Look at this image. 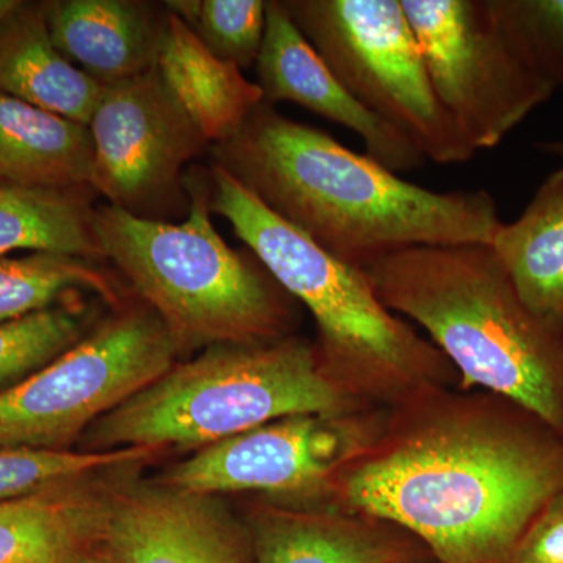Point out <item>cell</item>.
Wrapping results in <instances>:
<instances>
[{
	"label": "cell",
	"instance_id": "cell-1",
	"mask_svg": "<svg viewBox=\"0 0 563 563\" xmlns=\"http://www.w3.org/2000/svg\"><path fill=\"white\" fill-rule=\"evenodd\" d=\"M563 490V433L485 390L431 388L383 410L325 479L329 501L401 526L435 563H510Z\"/></svg>",
	"mask_w": 563,
	"mask_h": 563
},
{
	"label": "cell",
	"instance_id": "cell-2",
	"mask_svg": "<svg viewBox=\"0 0 563 563\" xmlns=\"http://www.w3.org/2000/svg\"><path fill=\"white\" fill-rule=\"evenodd\" d=\"M214 165L280 220L347 265L415 246H490L501 224L487 190L433 191L263 102Z\"/></svg>",
	"mask_w": 563,
	"mask_h": 563
},
{
	"label": "cell",
	"instance_id": "cell-3",
	"mask_svg": "<svg viewBox=\"0 0 563 563\" xmlns=\"http://www.w3.org/2000/svg\"><path fill=\"white\" fill-rule=\"evenodd\" d=\"M362 269L446 355L457 388L506 396L563 433V333L526 306L490 246L407 247Z\"/></svg>",
	"mask_w": 563,
	"mask_h": 563
},
{
	"label": "cell",
	"instance_id": "cell-4",
	"mask_svg": "<svg viewBox=\"0 0 563 563\" xmlns=\"http://www.w3.org/2000/svg\"><path fill=\"white\" fill-rule=\"evenodd\" d=\"M210 181L211 211L312 314L318 357L344 395L387 409L431 388L459 387L446 355L385 307L362 268L321 250L220 166L211 165Z\"/></svg>",
	"mask_w": 563,
	"mask_h": 563
},
{
	"label": "cell",
	"instance_id": "cell-5",
	"mask_svg": "<svg viewBox=\"0 0 563 563\" xmlns=\"http://www.w3.org/2000/svg\"><path fill=\"white\" fill-rule=\"evenodd\" d=\"M190 209L181 222L96 209L103 251L161 318L177 350L262 343L295 335L298 301L250 251L232 250L211 222L210 173L185 177Z\"/></svg>",
	"mask_w": 563,
	"mask_h": 563
},
{
	"label": "cell",
	"instance_id": "cell-6",
	"mask_svg": "<svg viewBox=\"0 0 563 563\" xmlns=\"http://www.w3.org/2000/svg\"><path fill=\"white\" fill-rule=\"evenodd\" d=\"M322 368L313 342L222 343L177 362L85 432L84 451L201 448L291 415L369 410Z\"/></svg>",
	"mask_w": 563,
	"mask_h": 563
},
{
	"label": "cell",
	"instance_id": "cell-7",
	"mask_svg": "<svg viewBox=\"0 0 563 563\" xmlns=\"http://www.w3.org/2000/svg\"><path fill=\"white\" fill-rule=\"evenodd\" d=\"M296 27L369 111L439 165L472 161L473 144L433 88L401 0H284Z\"/></svg>",
	"mask_w": 563,
	"mask_h": 563
},
{
	"label": "cell",
	"instance_id": "cell-8",
	"mask_svg": "<svg viewBox=\"0 0 563 563\" xmlns=\"http://www.w3.org/2000/svg\"><path fill=\"white\" fill-rule=\"evenodd\" d=\"M177 355L150 307L113 314L24 383L0 393V448L70 450L96 421L169 372Z\"/></svg>",
	"mask_w": 563,
	"mask_h": 563
},
{
	"label": "cell",
	"instance_id": "cell-9",
	"mask_svg": "<svg viewBox=\"0 0 563 563\" xmlns=\"http://www.w3.org/2000/svg\"><path fill=\"white\" fill-rule=\"evenodd\" d=\"M433 88L476 152L499 146L554 88L515 49L488 0H401Z\"/></svg>",
	"mask_w": 563,
	"mask_h": 563
},
{
	"label": "cell",
	"instance_id": "cell-10",
	"mask_svg": "<svg viewBox=\"0 0 563 563\" xmlns=\"http://www.w3.org/2000/svg\"><path fill=\"white\" fill-rule=\"evenodd\" d=\"M88 128L95 144L91 188L109 206L155 221L190 209L184 169L210 143L157 68L103 85Z\"/></svg>",
	"mask_w": 563,
	"mask_h": 563
},
{
	"label": "cell",
	"instance_id": "cell-11",
	"mask_svg": "<svg viewBox=\"0 0 563 563\" xmlns=\"http://www.w3.org/2000/svg\"><path fill=\"white\" fill-rule=\"evenodd\" d=\"M384 409L291 415L201 448L163 484L218 496L255 493L280 499L325 498V479L372 435Z\"/></svg>",
	"mask_w": 563,
	"mask_h": 563
},
{
	"label": "cell",
	"instance_id": "cell-12",
	"mask_svg": "<svg viewBox=\"0 0 563 563\" xmlns=\"http://www.w3.org/2000/svg\"><path fill=\"white\" fill-rule=\"evenodd\" d=\"M85 551L102 563H255L244 520L166 484H106Z\"/></svg>",
	"mask_w": 563,
	"mask_h": 563
},
{
	"label": "cell",
	"instance_id": "cell-13",
	"mask_svg": "<svg viewBox=\"0 0 563 563\" xmlns=\"http://www.w3.org/2000/svg\"><path fill=\"white\" fill-rule=\"evenodd\" d=\"M244 523L255 563H435L401 526L328 498L261 496L247 507Z\"/></svg>",
	"mask_w": 563,
	"mask_h": 563
},
{
	"label": "cell",
	"instance_id": "cell-14",
	"mask_svg": "<svg viewBox=\"0 0 563 563\" xmlns=\"http://www.w3.org/2000/svg\"><path fill=\"white\" fill-rule=\"evenodd\" d=\"M254 68L265 102L298 103L350 129L366 154L390 172H415L426 162L412 141L352 96L296 27L284 0L266 2L265 38Z\"/></svg>",
	"mask_w": 563,
	"mask_h": 563
},
{
	"label": "cell",
	"instance_id": "cell-15",
	"mask_svg": "<svg viewBox=\"0 0 563 563\" xmlns=\"http://www.w3.org/2000/svg\"><path fill=\"white\" fill-rule=\"evenodd\" d=\"M44 13L63 57L101 85L155 68L166 14L158 16L150 3L55 0L44 3Z\"/></svg>",
	"mask_w": 563,
	"mask_h": 563
},
{
	"label": "cell",
	"instance_id": "cell-16",
	"mask_svg": "<svg viewBox=\"0 0 563 563\" xmlns=\"http://www.w3.org/2000/svg\"><path fill=\"white\" fill-rule=\"evenodd\" d=\"M102 88L57 49L44 3L20 2L0 21V91L88 125Z\"/></svg>",
	"mask_w": 563,
	"mask_h": 563
},
{
	"label": "cell",
	"instance_id": "cell-17",
	"mask_svg": "<svg viewBox=\"0 0 563 563\" xmlns=\"http://www.w3.org/2000/svg\"><path fill=\"white\" fill-rule=\"evenodd\" d=\"M155 68L210 144L232 136L265 102L257 81L211 54L172 11L166 13Z\"/></svg>",
	"mask_w": 563,
	"mask_h": 563
},
{
	"label": "cell",
	"instance_id": "cell-18",
	"mask_svg": "<svg viewBox=\"0 0 563 563\" xmlns=\"http://www.w3.org/2000/svg\"><path fill=\"white\" fill-rule=\"evenodd\" d=\"M90 128L0 91V181L29 188L91 187Z\"/></svg>",
	"mask_w": 563,
	"mask_h": 563
},
{
	"label": "cell",
	"instance_id": "cell-19",
	"mask_svg": "<svg viewBox=\"0 0 563 563\" xmlns=\"http://www.w3.org/2000/svg\"><path fill=\"white\" fill-rule=\"evenodd\" d=\"M490 247L526 306L563 333V165L517 220L501 221Z\"/></svg>",
	"mask_w": 563,
	"mask_h": 563
},
{
	"label": "cell",
	"instance_id": "cell-20",
	"mask_svg": "<svg viewBox=\"0 0 563 563\" xmlns=\"http://www.w3.org/2000/svg\"><path fill=\"white\" fill-rule=\"evenodd\" d=\"M103 490L92 476L0 504V563H66L87 548Z\"/></svg>",
	"mask_w": 563,
	"mask_h": 563
},
{
	"label": "cell",
	"instance_id": "cell-21",
	"mask_svg": "<svg viewBox=\"0 0 563 563\" xmlns=\"http://www.w3.org/2000/svg\"><path fill=\"white\" fill-rule=\"evenodd\" d=\"M95 195L91 187L49 190L0 181V257L32 251L102 261Z\"/></svg>",
	"mask_w": 563,
	"mask_h": 563
},
{
	"label": "cell",
	"instance_id": "cell-22",
	"mask_svg": "<svg viewBox=\"0 0 563 563\" xmlns=\"http://www.w3.org/2000/svg\"><path fill=\"white\" fill-rule=\"evenodd\" d=\"M92 290L118 302L117 284L95 262L74 255L32 252L0 257V324L57 306L63 295Z\"/></svg>",
	"mask_w": 563,
	"mask_h": 563
},
{
	"label": "cell",
	"instance_id": "cell-23",
	"mask_svg": "<svg viewBox=\"0 0 563 563\" xmlns=\"http://www.w3.org/2000/svg\"><path fill=\"white\" fill-rule=\"evenodd\" d=\"M161 451L121 448L110 451L0 448V504L27 498L49 488L125 468Z\"/></svg>",
	"mask_w": 563,
	"mask_h": 563
},
{
	"label": "cell",
	"instance_id": "cell-24",
	"mask_svg": "<svg viewBox=\"0 0 563 563\" xmlns=\"http://www.w3.org/2000/svg\"><path fill=\"white\" fill-rule=\"evenodd\" d=\"M91 331L77 307L54 306L0 324V393L16 387Z\"/></svg>",
	"mask_w": 563,
	"mask_h": 563
},
{
	"label": "cell",
	"instance_id": "cell-25",
	"mask_svg": "<svg viewBox=\"0 0 563 563\" xmlns=\"http://www.w3.org/2000/svg\"><path fill=\"white\" fill-rule=\"evenodd\" d=\"M165 7L211 54L242 70L254 68L265 38L266 0H172Z\"/></svg>",
	"mask_w": 563,
	"mask_h": 563
},
{
	"label": "cell",
	"instance_id": "cell-26",
	"mask_svg": "<svg viewBox=\"0 0 563 563\" xmlns=\"http://www.w3.org/2000/svg\"><path fill=\"white\" fill-rule=\"evenodd\" d=\"M525 62L555 91L563 90V0H488Z\"/></svg>",
	"mask_w": 563,
	"mask_h": 563
},
{
	"label": "cell",
	"instance_id": "cell-27",
	"mask_svg": "<svg viewBox=\"0 0 563 563\" xmlns=\"http://www.w3.org/2000/svg\"><path fill=\"white\" fill-rule=\"evenodd\" d=\"M510 563H563V490L536 518Z\"/></svg>",
	"mask_w": 563,
	"mask_h": 563
},
{
	"label": "cell",
	"instance_id": "cell-28",
	"mask_svg": "<svg viewBox=\"0 0 563 563\" xmlns=\"http://www.w3.org/2000/svg\"><path fill=\"white\" fill-rule=\"evenodd\" d=\"M536 147L543 154L563 158V140L540 141L536 144Z\"/></svg>",
	"mask_w": 563,
	"mask_h": 563
},
{
	"label": "cell",
	"instance_id": "cell-29",
	"mask_svg": "<svg viewBox=\"0 0 563 563\" xmlns=\"http://www.w3.org/2000/svg\"><path fill=\"white\" fill-rule=\"evenodd\" d=\"M66 563H102L99 559H96L95 555L88 553V551L81 550L79 553L69 558Z\"/></svg>",
	"mask_w": 563,
	"mask_h": 563
},
{
	"label": "cell",
	"instance_id": "cell-30",
	"mask_svg": "<svg viewBox=\"0 0 563 563\" xmlns=\"http://www.w3.org/2000/svg\"><path fill=\"white\" fill-rule=\"evenodd\" d=\"M18 0H0V21L18 7Z\"/></svg>",
	"mask_w": 563,
	"mask_h": 563
}]
</instances>
